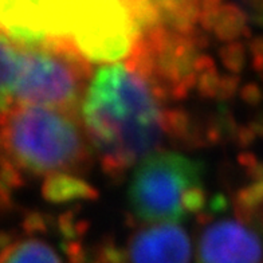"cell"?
Segmentation results:
<instances>
[{
	"label": "cell",
	"instance_id": "1",
	"mask_svg": "<svg viewBox=\"0 0 263 263\" xmlns=\"http://www.w3.org/2000/svg\"><path fill=\"white\" fill-rule=\"evenodd\" d=\"M140 30L137 0H0V34L87 62L125 58Z\"/></svg>",
	"mask_w": 263,
	"mask_h": 263
},
{
	"label": "cell",
	"instance_id": "3",
	"mask_svg": "<svg viewBox=\"0 0 263 263\" xmlns=\"http://www.w3.org/2000/svg\"><path fill=\"white\" fill-rule=\"evenodd\" d=\"M89 140L73 110L14 104L0 111V190L26 179L77 173L89 163Z\"/></svg>",
	"mask_w": 263,
	"mask_h": 263
},
{
	"label": "cell",
	"instance_id": "9",
	"mask_svg": "<svg viewBox=\"0 0 263 263\" xmlns=\"http://www.w3.org/2000/svg\"><path fill=\"white\" fill-rule=\"evenodd\" d=\"M22 66V45L0 34V111L15 104Z\"/></svg>",
	"mask_w": 263,
	"mask_h": 263
},
{
	"label": "cell",
	"instance_id": "4",
	"mask_svg": "<svg viewBox=\"0 0 263 263\" xmlns=\"http://www.w3.org/2000/svg\"><path fill=\"white\" fill-rule=\"evenodd\" d=\"M203 165L177 152L148 155L136 164L128 187V203L146 223H179L200 214L207 203Z\"/></svg>",
	"mask_w": 263,
	"mask_h": 263
},
{
	"label": "cell",
	"instance_id": "6",
	"mask_svg": "<svg viewBox=\"0 0 263 263\" xmlns=\"http://www.w3.org/2000/svg\"><path fill=\"white\" fill-rule=\"evenodd\" d=\"M197 263H263V207L235 203L234 214L205 223L197 240Z\"/></svg>",
	"mask_w": 263,
	"mask_h": 263
},
{
	"label": "cell",
	"instance_id": "11",
	"mask_svg": "<svg viewBox=\"0 0 263 263\" xmlns=\"http://www.w3.org/2000/svg\"><path fill=\"white\" fill-rule=\"evenodd\" d=\"M251 2H254V3L258 4V3H259V2H262V0H251Z\"/></svg>",
	"mask_w": 263,
	"mask_h": 263
},
{
	"label": "cell",
	"instance_id": "5",
	"mask_svg": "<svg viewBox=\"0 0 263 263\" xmlns=\"http://www.w3.org/2000/svg\"><path fill=\"white\" fill-rule=\"evenodd\" d=\"M89 63L63 50L22 45L15 104L73 110L90 81Z\"/></svg>",
	"mask_w": 263,
	"mask_h": 263
},
{
	"label": "cell",
	"instance_id": "2",
	"mask_svg": "<svg viewBox=\"0 0 263 263\" xmlns=\"http://www.w3.org/2000/svg\"><path fill=\"white\" fill-rule=\"evenodd\" d=\"M145 77L126 63L100 67L81 102L82 125L104 170L124 173L173 130V113Z\"/></svg>",
	"mask_w": 263,
	"mask_h": 263
},
{
	"label": "cell",
	"instance_id": "7",
	"mask_svg": "<svg viewBox=\"0 0 263 263\" xmlns=\"http://www.w3.org/2000/svg\"><path fill=\"white\" fill-rule=\"evenodd\" d=\"M126 259L128 263H191L192 245L180 226L149 223L130 235Z\"/></svg>",
	"mask_w": 263,
	"mask_h": 263
},
{
	"label": "cell",
	"instance_id": "8",
	"mask_svg": "<svg viewBox=\"0 0 263 263\" xmlns=\"http://www.w3.org/2000/svg\"><path fill=\"white\" fill-rule=\"evenodd\" d=\"M0 263H62V259L45 239L19 236L0 246Z\"/></svg>",
	"mask_w": 263,
	"mask_h": 263
},
{
	"label": "cell",
	"instance_id": "10",
	"mask_svg": "<svg viewBox=\"0 0 263 263\" xmlns=\"http://www.w3.org/2000/svg\"><path fill=\"white\" fill-rule=\"evenodd\" d=\"M42 194L51 203H70L96 197V190L77 173H59L43 180Z\"/></svg>",
	"mask_w": 263,
	"mask_h": 263
}]
</instances>
